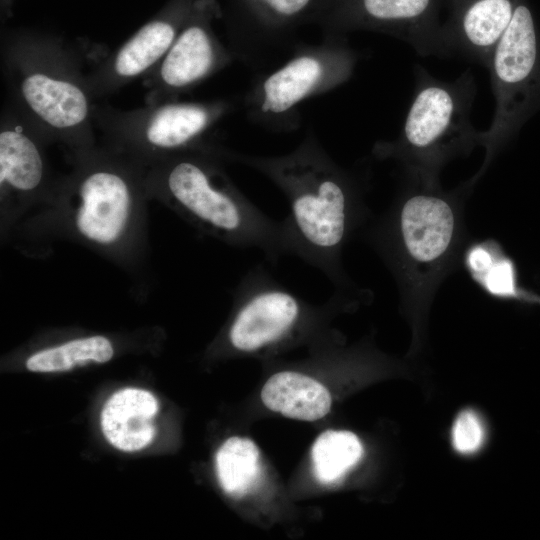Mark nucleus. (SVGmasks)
I'll return each mask as SVG.
<instances>
[{"label": "nucleus", "mask_w": 540, "mask_h": 540, "mask_svg": "<svg viewBox=\"0 0 540 540\" xmlns=\"http://www.w3.org/2000/svg\"><path fill=\"white\" fill-rule=\"evenodd\" d=\"M218 153L225 161L254 169L280 189L289 206L283 220L289 254L321 271L335 291L349 293L342 253L364 217L362 189L315 133L308 130L301 143L283 155H250L223 146Z\"/></svg>", "instance_id": "obj_1"}, {"label": "nucleus", "mask_w": 540, "mask_h": 540, "mask_svg": "<svg viewBox=\"0 0 540 540\" xmlns=\"http://www.w3.org/2000/svg\"><path fill=\"white\" fill-rule=\"evenodd\" d=\"M1 66L8 103L48 141L71 152L95 142L96 103L79 50L62 38L30 30L7 32Z\"/></svg>", "instance_id": "obj_2"}, {"label": "nucleus", "mask_w": 540, "mask_h": 540, "mask_svg": "<svg viewBox=\"0 0 540 540\" xmlns=\"http://www.w3.org/2000/svg\"><path fill=\"white\" fill-rule=\"evenodd\" d=\"M218 145L172 154L146 167L155 194L202 232L235 247L256 248L272 264L289 254L283 220L270 218L226 173Z\"/></svg>", "instance_id": "obj_3"}, {"label": "nucleus", "mask_w": 540, "mask_h": 540, "mask_svg": "<svg viewBox=\"0 0 540 540\" xmlns=\"http://www.w3.org/2000/svg\"><path fill=\"white\" fill-rule=\"evenodd\" d=\"M415 89L398 137L373 147L378 159L402 163L417 181L437 184L441 168L479 145L470 121L476 82L470 69L453 81H442L421 65L414 69Z\"/></svg>", "instance_id": "obj_4"}, {"label": "nucleus", "mask_w": 540, "mask_h": 540, "mask_svg": "<svg viewBox=\"0 0 540 540\" xmlns=\"http://www.w3.org/2000/svg\"><path fill=\"white\" fill-rule=\"evenodd\" d=\"M71 156L74 169L56 183L52 195L69 208L78 237L95 247L114 250L132 233L148 194L146 168L107 146L77 150Z\"/></svg>", "instance_id": "obj_5"}, {"label": "nucleus", "mask_w": 540, "mask_h": 540, "mask_svg": "<svg viewBox=\"0 0 540 540\" xmlns=\"http://www.w3.org/2000/svg\"><path fill=\"white\" fill-rule=\"evenodd\" d=\"M228 99L171 100L122 110L95 105L94 124L106 146L144 166L180 152L205 149L208 135L234 109Z\"/></svg>", "instance_id": "obj_6"}, {"label": "nucleus", "mask_w": 540, "mask_h": 540, "mask_svg": "<svg viewBox=\"0 0 540 540\" xmlns=\"http://www.w3.org/2000/svg\"><path fill=\"white\" fill-rule=\"evenodd\" d=\"M357 62L347 36L322 35L318 44L295 45L287 61L260 75L248 90L247 118L271 132L296 130L301 104L347 82Z\"/></svg>", "instance_id": "obj_7"}, {"label": "nucleus", "mask_w": 540, "mask_h": 540, "mask_svg": "<svg viewBox=\"0 0 540 540\" xmlns=\"http://www.w3.org/2000/svg\"><path fill=\"white\" fill-rule=\"evenodd\" d=\"M495 98L490 127L479 133L485 159L473 184L521 126L540 109V41L529 7L518 0L487 67Z\"/></svg>", "instance_id": "obj_8"}, {"label": "nucleus", "mask_w": 540, "mask_h": 540, "mask_svg": "<svg viewBox=\"0 0 540 540\" xmlns=\"http://www.w3.org/2000/svg\"><path fill=\"white\" fill-rule=\"evenodd\" d=\"M420 188L405 194L393 213L372 232L371 239L399 272L431 268L450 251L457 220L452 198L437 184L419 182Z\"/></svg>", "instance_id": "obj_9"}, {"label": "nucleus", "mask_w": 540, "mask_h": 540, "mask_svg": "<svg viewBox=\"0 0 540 540\" xmlns=\"http://www.w3.org/2000/svg\"><path fill=\"white\" fill-rule=\"evenodd\" d=\"M218 1V0H217ZM336 0H222L227 46L235 60L260 68L295 47L298 30L319 25Z\"/></svg>", "instance_id": "obj_10"}, {"label": "nucleus", "mask_w": 540, "mask_h": 540, "mask_svg": "<svg viewBox=\"0 0 540 540\" xmlns=\"http://www.w3.org/2000/svg\"><path fill=\"white\" fill-rule=\"evenodd\" d=\"M233 296L235 309L227 340L234 350L250 353L281 343L300 325L326 313L338 293L324 306L314 307L257 265L245 274Z\"/></svg>", "instance_id": "obj_11"}, {"label": "nucleus", "mask_w": 540, "mask_h": 540, "mask_svg": "<svg viewBox=\"0 0 540 540\" xmlns=\"http://www.w3.org/2000/svg\"><path fill=\"white\" fill-rule=\"evenodd\" d=\"M216 20L218 1L198 0L166 55L142 79L145 104L178 100L235 60L215 32Z\"/></svg>", "instance_id": "obj_12"}, {"label": "nucleus", "mask_w": 540, "mask_h": 540, "mask_svg": "<svg viewBox=\"0 0 540 540\" xmlns=\"http://www.w3.org/2000/svg\"><path fill=\"white\" fill-rule=\"evenodd\" d=\"M447 0H336L318 25L322 35L372 31L400 39L421 56L445 57L442 10Z\"/></svg>", "instance_id": "obj_13"}, {"label": "nucleus", "mask_w": 540, "mask_h": 540, "mask_svg": "<svg viewBox=\"0 0 540 540\" xmlns=\"http://www.w3.org/2000/svg\"><path fill=\"white\" fill-rule=\"evenodd\" d=\"M198 0H171L124 43L96 61L87 72L94 99L112 95L144 79L163 59Z\"/></svg>", "instance_id": "obj_14"}, {"label": "nucleus", "mask_w": 540, "mask_h": 540, "mask_svg": "<svg viewBox=\"0 0 540 540\" xmlns=\"http://www.w3.org/2000/svg\"><path fill=\"white\" fill-rule=\"evenodd\" d=\"M48 141L5 102L0 117L1 201L27 203L52 195L45 145Z\"/></svg>", "instance_id": "obj_15"}, {"label": "nucleus", "mask_w": 540, "mask_h": 540, "mask_svg": "<svg viewBox=\"0 0 540 540\" xmlns=\"http://www.w3.org/2000/svg\"><path fill=\"white\" fill-rule=\"evenodd\" d=\"M518 0H447L442 24L445 57H461L488 67L508 28Z\"/></svg>", "instance_id": "obj_16"}, {"label": "nucleus", "mask_w": 540, "mask_h": 540, "mask_svg": "<svg viewBox=\"0 0 540 540\" xmlns=\"http://www.w3.org/2000/svg\"><path fill=\"white\" fill-rule=\"evenodd\" d=\"M159 406L156 397L139 388H125L113 393L101 412V429L116 449L134 452L147 447L154 439V418Z\"/></svg>", "instance_id": "obj_17"}, {"label": "nucleus", "mask_w": 540, "mask_h": 540, "mask_svg": "<svg viewBox=\"0 0 540 540\" xmlns=\"http://www.w3.org/2000/svg\"><path fill=\"white\" fill-rule=\"evenodd\" d=\"M261 399L268 409L304 421L322 418L331 407L328 389L314 378L296 371L272 375L262 388Z\"/></svg>", "instance_id": "obj_18"}, {"label": "nucleus", "mask_w": 540, "mask_h": 540, "mask_svg": "<svg viewBox=\"0 0 540 540\" xmlns=\"http://www.w3.org/2000/svg\"><path fill=\"white\" fill-rule=\"evenodd\" d=\"M114 355L111 341L102 335L82 337L32 354L26 361L29 371L65 372L91 363H106Z\"/></svg>", "instance_id": "obj_19"}, {"label": "nucleus", "mask_w": 540, "mask_h": 540, "mask_svg": "<svg viewBox=\"0 0 540 540\" xmlns=\"http://www.w3.org/2000/svg\"><path fill=\"white\" fill-rule=\"evenodd\" d=\"M216 471L227 494L242 496L251 489L260 473L258 447L247 438L227 439L216 453Z\"/></svg>", "instance_id": "obj_20"}, {"label": "nucleus", "mask_w": 540, "mask_h": 540, "mask_svg": "<svg viewBox=\"0 0 540 540\" xmlns=\"http://www.w3.org/2000/svg\"><path fill=\"white\" fill-rule=\"evenodd\" d=\"M363 454L359 438L350 431L327 430L315 440L311 457L319 481L331 483L356 465Z\"/></svg>", "instance_id": "obj_21"}, {"label": "nucleus", "mask_w": 540, "mask_h": 540, "mask_svg": "<svg viewBox=\"0 0 540 540\" xmlns=\"http://www.w3.org/2000/svg\"><path fill=\"white\" fill-rule=\"evenodd\" d=\"M492 295L501 298L540 302V298L519 286L518 274L514 262L498 254L493 263L478 280Z\"/></svg>", "instance_id": "obj_22"}, {"label": "nucleus", "mask_w": 540, "mask_h": 540, "mask_svg": "<svg viewBox=\"0 0 540 540\" xmlns=\"http://www.w3.org/2000/svg\"><path fill=\"white\" fill-rule=\"evenodd\" d=\"M485 439V430L479 416L473 410L462 411L453 424L452 443L461 454L479 450Z\"/></svg>", "instance_id": "obj_23"}, {"label": "nucleus", "mask_w": 540, "mask_h": 540, "mask_svg": "<svg viewBox=\"0 0 540 540\" xmlns=\"http://www.w3.org/2000/svg\"><path fill=\"white\" fill-rule=\"evenodd\" d=\"M498 256L485 245H476L469 249L466 264L474 278L479 280Z\"/></svg>", "instance_id": "obj_24"}]
</instances>
